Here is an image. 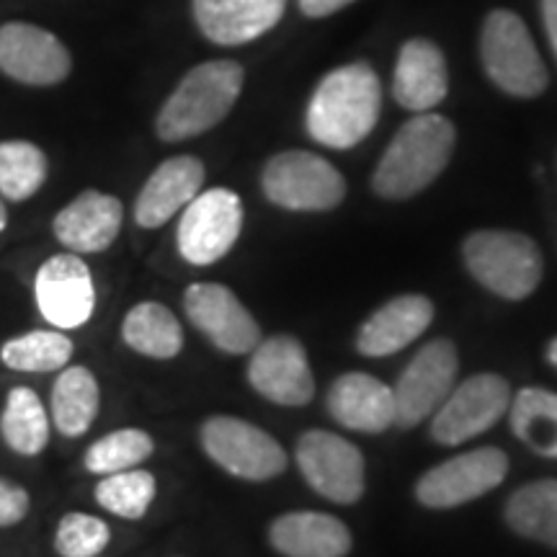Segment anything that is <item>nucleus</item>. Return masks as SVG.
<instances>
[{
	"mask_svg": "<svg viewBox=\"0 0 557 557\" xmlns=\"http://www.w3.org/2000/svg\"><path fill=\"white\" fill-rule=\"evenodd\" d=\"M480 52H483L485 73L506 94L534 99L547 88L545 62L517 13L500 9L485 18Z\"/></svg>",
	"mask_w": 557,
	"mask_h": 557,
	"instance_id": "nucleus-5",
	"label": "nucleus"
},
{
	"mask_svg": "<svg viewBox=\"0 0 557 557\" xmlns=\"http://www.w3.org/2000/svg\"><path fill=\"white\" fill-rule=\"evenodd\" d=\"M205 163L194 156H176L160 163L143 186L135 201V220L139 227H163L201 191Z\"/></svg>",
	"mask_w": 557,
	"mask_h": 557,
	"instance_id": "nucleus-19",
	"label": "nucleus"
},
{
	"mask_svg": "<svg viewBox=\"0 0 557 557\" xmlns=\"http://www.w3.org/2000/svg\"><path fill=\"white\" fill-rule=\"evenodd\" d=\"M542 18H545L549 45L557 54V0H542Z\"/></svg>",
	"mask_w": 557,
	"mask_h": 557,
	"instance_id": "nucleus-36",
	"label": "nucleus"
},
{
	"mask_svg": "<svg viewBox=\"0 0 557 557\" xmlns=\"http://www.w3.org/2000/svg\"><path fill=\"white\" fill-rule=\"evenodd\" d=\"M508 457L496 447H480L475 451L451 457L436 465L418 480L416 498L426 508H455L485 496L487 491L504 483Z\"/></svg>",
	"mask_w": 557,
	"mask_h": 557,
	"instance_id": "nucleus-13",
	"label": "nucleus"
},
{
	"mask_svg": "<svg viewBox=\"0 0 557 557\" xmlns=\"http://www.w3.org/2000/svg\"><path fill=\"white\" fill-rule=\"evenodd\" d=\"M156 449L152 436L143 429H120L101 436L83 455V465L94 475H114V472L132 470L145 462Z\"/></svg>",
	"mask_w": 557,
	"mask_h": 557,
	"instance_id": "nucleus-31",
	"label": "nucleus"
},
{
	"mask_svg": "<svg viewBox=\"0 0 557 557\" xmlns=\"http://www.w3.org/2000/svg\"><path fill=\"white\" fill-rule=\"evenodd\" d=\"M434 320V302L423 295H403L382 305L361 325L357 348L364 357H389L421 336Z\"/></svg>",
	"mask_w": 557,
	"mask_h": 557,
	"instance_id": "nucleus-22",
	"label": "nucleus"
},
{
	"mask_svg": "<svg viewBox=\"0 0 557 557\" xmlns=\"http://www.w3.org/2000/svg\"><path fill=\"white\" fill-rule=\"evenodd\" d=\"M5 225H9V209H5L3 201H0V233H3Z\"/></svg>",
	"mask_w": 557,
	"mask_h": 557,
	"instance_id": "nucleus-38",
	"label": "nucleus"
},
{
	"mask_svg": "<svg viewBox=\"0 0 557 557\" xmlns=\"http://www.w3.org/2000/svg\"><path fill=\"white\" fill-rule=\"evenodd\" d=\"M348 3H354V0H299V11L310 18H323L346 9Z\"/></svg>",
	"mask_w": 557,
	"mask_h": 557,
	"instance_id": "nucleus-35",
	"label": "nucleus"
},
{
	"mask_svg": "<svg viewBox=\"0 0 557 557\" xmlns=\"http://www.w3.org/2000/svg\"><path fill=\"white\" fill-rule=\"evenodd\" d=\"M122 201L111 194L88 189L62 207L52 222V233L73 253H101L122 230Z\"/></svg>",
	"mask_w": 557,
	"mask_h": 557,
	"instance_id": "nucleus-17",
	"label": "nucleus"
},
{
	"mask_svg": "<svg viewBox=\"0 0 557 557\" xmlns=\"http://www.w3.org/2000/svg\"><path fill=\"white\" fill-rule=\"evenodd\" d=\"M201 447L230 475L271 480L287 470V451L267 431L233 416H212L201 426Z\"/></svg>",
	"mask_w": 557,
	"mask_h": 557,
	"instance_id": "nucleus-7",
	"label": "nucleus"
},
{
	"mask_svg": "<svg viewBox=\"0 0 557 557\" xmlns=\"http://www.w3.org/2000/svg\"><path fill=\"white\" fill-rule=\"evenodd\" d=\"M47 181V156L26 139L0 143V197L9 201H26Z\"/></svg>",
	"mask_w": 557,
	"mask_h": 557,
	"instance_id": "nucleus-30",
	"label": "nucleus"
},
{
	"mask_svg": "<svg viewBox=\"0 0 557 557\" xmlns=\"http://www.w3.org/2000/svg\"><path fill=\"white\" fill-rule=\"evenodd\" d=\"M111 540L109 524L90 513H65L54 532V549L60 557H99Z\"/></svg>",
	"mask_w": 557,
	"mask_h": 557,
	"instance_id": "nucleus-33",
	"label": "nucleus"
},
{
	"mask_svg": "<svg viewBox=\"0 0 557 557\" xmlns=\"http://www.w3.org/2000/svg\"><path fill=\"white\" fill-rule=\"evenodd\" d=\"M246 73L233 60L201 62L178 83L160 109L156 129L165 143L205 135L230 114L238 101Z\"/></svg>",
	"mask_w": 557,
	"mask_h": 557,
	"instance_id": "nucleus-3",
	"label": "nucleus"
},
{
	"mask_svg": "<svg viewBox=\"0 0 557 557\" xmlns=\"http://www.w3.org/2000/svg\"><path fill=\"white\" fill-rule=\"evenodd\" d=\"M263 194L292 212H325L346 197V181L325 158L305 150L278 152L261 176Z\"/></svg>",
	"mask_w": 557,
	"mask_h": 557,
	"instance_id": "nucleus-6",
	"label": "nucleus"
},
{
	"mask_svg": "<svg viewBox=\"0 0 557 557\" xmlns=\"http://www.w3.org/2000/svg\"><path fill=\"white\" fill-rule=\"evenodd\" d=\"M297 465L312 491L333 504H357L364 493V457L331 431H308L297 444Z\"/></svg>",
	"mask_w": 557,
	"mask_h": 557,
	"instance_id": "nucleus-11",
	"label": "nucleus"
},
{
	"mask_svg": "<svg viewBox=\"0 0 557 557\" xmlns=\"http://www.w3.org/2000/svg\"><path fill=\"white\" fill-rule=\"evenodd\" d=\"M329 410L341 426L380 434L395 423L393 387L364 372H348L329 389Z\"/></svg>",
	"mask_w": 557,
	"mask_h": 557,
	"instance_id": "nucleus-20",
	"label": "nucleus"
},
{
	"mask_svg": "<svg viewBox=\"0 0 557 557\" xmlns=\"http://www.w3.org/2000/svg\"><path fill=\"white\" fill-rule=\"evenodd\" d=\"M0 434L9 449L24 457H37L50 444V416L32 387H13L0 413Z\"/></svg>",
	"mask_w": 557,
	"mask_h": 557,
	"instance_id": "nucleus-25",
	"label": "nucleus"
},
{
	"mask_svg": "<svg viewBox=\"0 0 557 557\" xmlns=\"http://www.w3.org/2000/svg\"><path fill=\"white\" fill-rule=\"evenodd\" d=\"M32 498L26 487H21L9 478H0V527H13L26 519Z\"/></svg>",
	"mask_w": 557,
	"mask_h": 557,
	"instance_id": "nucleus-34",
	"label": "nucleus"
},
{
	"mask_svg": "<svg viewBox=\"0 0 557 557\" xmlns=\"http://www.w3.org/2000/svg\"><path fill=\"white\" fill-rule=\"evenodd\" d=\"M73 359V341L62 331H29L0 346V361L13 372H60Z\"/></svg>",
	"mask_w": 557,
	"mask_h": 557,
	"instance_id": "nucleus-29",
	"label": "nucleus"
},
{
	"mask_svg": "<svg viewBox=\"0 0 557 557\" xmlns=\"http://www.w3.org/2000/svg\"><path fill=\"white\" fill-rule=\"evenodd\" d=\"M547 359H549V364H553V367L557 369V338L553 341V344L547 346Z\"/></svg>",
	"mask_w": 557,
	"mask_h": 557,
	"instance_id": "nucleus-37",
	"label": "nucleus"
},
{
	"mask_svg": "<svg viewBox=\"0 0 557 557\" xmlns=\"http://www.w3.org/2000/svg\"><path fill=\"white\" fill-rule=\"evenodd\" d=\"M34 299L41 318L58 331H75L96 310V284L88 263L75 253L47 259L34 276Z\"/></svg>",
	"mask_w": 557,
	"mask_h": 557,
	"instance_id": "nucleus-12",
	"label": "nucleus"
},
{
	"mask_svg": "<svg viewBox=\"0 0 557 557\" xmlns=\"http://www.w3.org/2000/svg\"><path fill=\"white\" fill-rule=\"evenodd\" d=\"M122 338L132 351L150 359H173L184 348L178 318L160 302H139L122 323Z\"/></svg>",
	"mask_w": 557,
	"mask_h": 557,
	"instance_id": "nucleus-26",
	"label": "nucleus"
},
{
	"mask_svg": "<svg viewBox=\"0 0 557 557\" xmlns=\"http://www.w3.org/2000/svg\"><path fill=\"white\" fill-rule=\"evenodd\" d=\"M511 406V387L498 374H475L451 389L438 406L431 436L444 447H457L468 438L496 426Z\"/></svg>",
	"mask_w": 557,
	"mask_h": 557,
	"instance_id": "nucleus-10",
	"label": "nucleus"
},
{
	"mask_svg": "<svg viewBox=\"0 0 557 557\" xmlns=\"http://www.w3.org/2000/svg\"><path fill=\"white\" fill-rule=\"evenodd\" d=\"M382 86L367 62H351L320 81L308 107V132L333 150L359 145L380 120Z\"/></svg>",
	"mask_w": 557,
	"mask_h": 557,
	"instance_id": "nucleus-1",
	"label": "nucleus"
},
{
	"mask_svg": "<svg viewBox=\"0 0 557 557\" xmlns=\"http://www.w3.org/2000/svg\"><path fill=\"white\" fill-rule=\"evenodd\" d=\"M455 124L447 116L423 114L403 124L372 176V189L385 199H408L423 191L447 169L455 150Z\"/></svg>",
	"mask_w": 557,
	"mask_h": 557,
	"instance_id": "nucleus-2",
	"label": "nucleus"
},
{
	"mask_svg": "<svg viewBox=\"0 0 557 557\" xmlns=\"http://www.w3.org/2000/svg\"><path fill=\"white\" fill-rule=\"evenodd\" d=\"M194 18L209 41L240 47L282 21L287 0H191Z\"/></svg>",
	"mask_w": 557,
	"mask_h": 557,
	"instance_id": "nucleus-18",
	"label": "nucleus"
},
{
	"mask_svg": "<svg viewBox=\"0 0 557 557\" xmlns=\"http://www.w3.org/2000/svg\"><path fill=\"white\" fill-rule=\"evenodd\" d=\"M52 423L62 436L78 438L94 426L101 389L88 367H65L52 387Z\"/></svg>",
	"mask_w": 557,
	"mask_h": 557,
	"instance_id": "nucleus-24",
	"label": "nucleus"
},
{
	"mask_svg": "<svg viewBox=\"0 0 557 557\" xmlns=\"http://www.w3.org/2000/svg\"><path fill=\"white\" fill-rule=\"evenodd\" d=\"M470 274L504 299H524L542 282L537 243L511 230H478L462 246Z\"/></svg>",
	"mask_w": 557,
	"mask_h": 557,
	"instance_id": "nucleus-4",
	"label": "nucleus"
},
{
	"mask_svg": "<svg viewBox=\"0 0 557 557\" xmlns=\"http://www.w3.org/2000/svg\"><path fill=\"white\" fill-rule=\"evenodd\" d=\"M243 227V201L230 189L199 191L178 222V250L194 267L220 261L235 246Z\"/></svg>",
	"mask_w": 557,
	"mask_h": 557,
	"instance_id": "nucleus-8",
	"label": "nucleus"
},
{
	"mask_svg": "<svg viewBox=\"0 0 557 557\" xmlns=\"http://www.w3.org/2000/svg\"><path fill=\"white\" fill-rule=\"evenodd\" d=\"M269 540L284 557H346L351 553L348 527L320 511L284 513L271 524Z\"/></svg>",
	"mask_w": 557,
	"mask_h": 557,
	"instance_id": "nucleus-23",
	"label": "nucleus"
},
{
	"mask_svg": "<svg viewBox=\"0 0 557 557\" xmlns=\"http://www.w3.org/2000/svg\"><path fill=\"white\" fill-rule=\"evenodd\" d=\"M457 369L459 357L449 338H436L423 346L393 387L395 423L400 429H413L434 413L455 389Z\"/></svg>",
	"mask_w": 557,
	"mask_h": 557,
	"instance_id": "nucleus-9",
	"label": "nucleus"
},
{
	"mask_svg": "<svg viewBox=\"0 0 557 557\" xmlns=\"http://www.w3.org/2000/svg\"><path fill=\"white\" fill-rule=\"evenodd\" d=\"M449 75L444 54L429 39H410L403 45L395 65L393 96L403 109L431 111L447 99Z\"/></svg>",
	"mask_w": 557,
	"mask_h": 557,
	"instance_id": "nucleus-21",
	"label": "nucleus"
},
{
	"mask_svg": "<svg viewBox=\"0 0 557 557\" xmlns=\"http://www.w3.org/2000/svg\"><path fill=\"white\" fill-rule=\"evenodd\" d=\"M508 408H511V429L517 438L537 455L557 459V393L527 387Z\"/></svg>",
	"mask_w": 557,
	"mask_h": 557,
	"instance_id": "nucleus-28",
	"label": "nucleus"
},
{
	"mask_svg": "<svg viewBox=\"0 0 557 557\" xmlns=\"http://www.w3.org/2000/svg\"><path fill=\"white\" fill-rule=\"evenodd\" d=\"M184 310L194 329L205 333L220 351L248 354L261 344V329L238 295L222 284L199 282L184 292Z\"/></svg>",
	"mask_w": 557,
	"mask_h": 557,
	"instance_id": "nucleus-14",
	"label": "nucleus"
},
{
	"mask_svg": "<svg viewBox=\"0 0 557 557\" xmlns=\"http://www.w3.org/2000/svg\"><path fill=\"white\" fill-rule=\"evenodd\" d=\"M0 70L24 86H58L73 70V60L52 32L11 21L0 26Z\"/></svg>",
	"mask_w": 557,
	"mask_h": 557,
	"instance_id": "nucleus-15",
	"label": "nucleus"
},
{
	"mask_svg": "<svg viewBox=\"0 0 557 557\" xmlns=\"http://www.w3.org/2000/svg\"><path fill=\"white\" fill-rule=\"evenodd\" d=\"M506 524L521 537L557 549V480L519 487L506 504Z\"/></svg>",
	"mask_w": 557,
	"mask_h": 557,
	"instance_id": "nucleus-27",
	"label": "nucleus"
},
{
	"mask_svg": "<svg viewBox=\"0 0 557 557\" xmlns=\"http://www.w3.org/2000/svg\"><path fill=\"white\" fill-rule=\"evenodd\" d=\"M156 478L148 470H122L103 475L96 485V504L122 519H143L156 498Z\"/></svg>",
	"mask_w": 557,
	"mask_h": 557,
	"instance_id": "nucleus-32",
	"label": "nucleus"
},
{
	"mask_svg": "<svg viewBox=\"0 0 557 557\" xmlns=\"http://www.w3.org/2000/svg\"><path fill=\"white\" fill-rule=\"evenodd\" d=\"M248 382L256 393L278 406H308L315 395L308 354L292 336H271L253 348Z\"/></svg>",
	"mask_w": 557,
	"mask_h": 557,
	"instance_id": "nucleus-16",
	"label": "nucleus"
}]
</instances>
